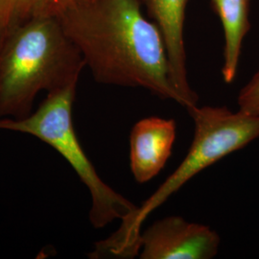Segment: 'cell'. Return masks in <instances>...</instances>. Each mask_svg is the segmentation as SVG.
Returning a JSON list of instances; mask_svg holds the SVG:
<instances>
[{
    "label": "cell",
    "mask_w": 259,
    "mask_h": 259,
    "mask_svg": "<svg viewBox=\"0 0 259 259\" xmlns=\"http://www.w3.org/2000/svg\"><path fill=\"white\" fill-rule=\"evenodd\" d=\"M141 0H91L58 18L97 83L141 88L181 105L170 78L166 49Z\"/></svg>",
    "instance_id": "obj_1"
},
{
    "label": "cell",
    "mask_w": 259,
    "mask_h": 259,
    "mask_svg": "<svg viewBox=\"0 0 259 259\" xmlns=\"http://www.w3.org/2000/svg\"><path fill=\"white\" fill-rule=\"evenodd\" d=\"M83 56L58 19L34 20L18 29L0 52V119H23L37 95L78 85Z\"/></svg>",
    "instance_id": "obj_2"
},
{
    "label": "cell",
    "mask_w": 259,
    "mask_h": 259,
    "mask_svg": "<svg viewBox=\"0 0 259 259\" xmlns=\"http://www.w3.org/2000/svg\"><path fill=\"white\" fill-rule=\"evenodd\" d=\"M188 113L194 123V137L185 158L147 200L121 220L116 232L95 243L90 254L92 258H134L139 255L142 225L151 213L205 168L259 138V115L211 106H196Z\"/></svg>",
    "instance_id": "obj_3"
},
{
    "label": "cell",
    "mask_w": 259,
    "mask_h": 259,
    "mask_svg": "<svg viewBox=\"0 0 259 259\" xmlns=\"http://www.w3.org/2000/svg\"><path fill=\"white\" fill-rule=\"evenodd\" d=\"M77 85L48 93L36 111L23 119H0V130L27 134L56 150L90 191V222L102 229L122 220L138 206L107 185L84 153L75 132L72 109Z\"/></svg>",
    "instance_id": "obj_4"
},
{
    "label": "cell",
    "mask_w": 259,
    "mask_h": 259,
    "mask_svg": "<svg viewBox=\"0 0 259 259\" xmlns=\"http://www.w3.org/2000/svg\"><path fill=\"white\" fill-rule=\"evenodd\" d=\"M220 236L208 226L181 216L157 220L139 237L140 259H211L218 253Z\"/></svg>",
    "instance_id": "obj_5"
},
{
    "label": "cell",
    "mask_w": 259,
    "mask_h": 259,
    "mask_svg": "<svg viewBox=\"0 0 259 259\" xmlns=\"http://www.w3.org/2000/svg\"><path fill=\"white\" fill-rule=\"evenodd\" d=\"M155 20L166 49L170 78L181 105L188 111L198 106L199 97L187 75L185 46V14L188 0H142Z\"/></svg>",
    "instance_id": "obj_6"
},
{
    "label": "cell",
    "mask_w": 259,
    "mask_h": 259,
    "mask_svg": "<svg viewBox=\"0 0 259 259\" xmlns=\"http://www.w3.org/2000/svg\"><path fill=\"white\" fill-rule=\"evenodd\" d=\"M176 136L174 119L151 116L134 125L130 134V167L138 183H147L164 168Z\"/></svg>",
    "instance_id": "obj_7"
},
{
    "label": "cell",
    "mask_w": 259,
    "mask_h": 259,
    "mask_svg": "<svg viewBox=\"0 0 259 259\" xmlns=\"http://www.w3.org/2000/svg\"><path fill=\"white\" fill-rule=\"evenodd\" d=\"M250 0H211L224 33L222 76L232 83L238 70L243 41L250 30Z\"/></svg>",
    "instance_id": "obj_8"
},
{
    "label": "cell",
    "mask_w": 259,
    "mask_h": 259,
    "mask_svg": "<svg viewBox=\"0 0 259 259\" xmlns=\"http://www.w3.org/2000/svg\"><path fill=\"white\" fill-rule=\"evenodd\" d=\"M91 0H0V51L18 29L34 20L58 19Z\"/></svg>",
    "instance_id": "obj_9"
},
{
    "label": "cell",
    "mask_w": 259,
    "mask_h": 259,
    "mask_svg": "<svg viewBox=\"0 0 259 259\" xmlns=\"http://www.w3.org/2000/svg\"><path fill=\"white\" fill-rule=\"evenodd\" d=\"M237 104L240 111L259 115V69L241 90Z\"/></svg>",
    "instance_id": "obj_10"
}]
</instances>
